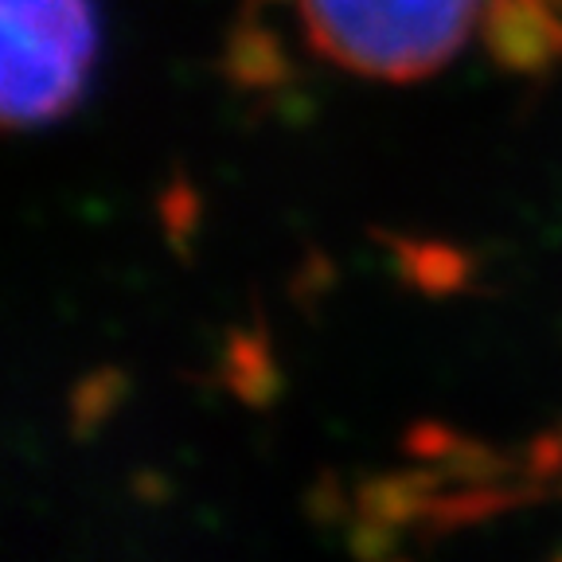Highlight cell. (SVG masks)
<instances>
[{"label": "cell", "instance_id": "obj_2", "mask_svg": "<svg viewBox=\"0 0 562 562\" xmlns=\"http://www.w3.org/2000/svg\"><path fill=\"white\" fill-rule=\"evenodd\" d=\"M94 59L90 0H4V114L12 125L59 117Z\"/></svg>", "mask_w": 562, "mask_h": 562}, {"label": "cell", "instance_id": "obj_1", "mask_svg": "<svg viewBox=\"0 0 562 562\" xmlns=\"http://www.w3.org/2000/svg\"><path fill=\"white\" fill-rule=\"evenodd\" d=\"M476 0H305L321 52L368 75L406 79L461 47Z\"/></svg>", "mask_w": 562, "mask_h": 562}]
</instances>
